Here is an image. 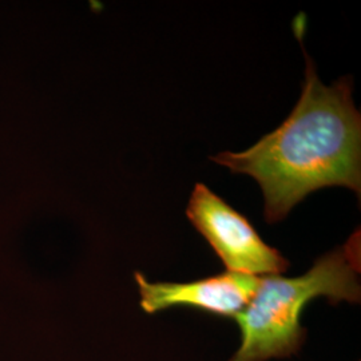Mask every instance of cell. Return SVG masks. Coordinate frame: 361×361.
I'll return each mask as SVG.
<instances>
[{"label":"cell","mask_w":361,"mask_h":361,"mask_svg":"<svg viewBox=\"0 0 361 361\" xmlns=\"http://www.w3.org/2000/svg\"><path fill=\"white\" fill-rule=\"evenodd\" d=\"M360 232L334 252L319 258L305 274L286 279L261 277L255 296L234 320L241 331V345L231 361H265L289 357L305 341L300 319L317 297L332 305L360 301Z\"/></svg>","instance_id":"7a4b0ae2"},{"label":"cell","mask_w":361,"mask_h":361,"mask_svg":"<svg viewBox=\"0 0 361 361\" xmlns=\"http://www.w3.org/2000/svg\"><path fill=\"white\" fill-rule=\"evenodd\" d=\"M259 280L256 276L225 271L193 283H150L142 273H135L146 313L186 307L226 319H234L245 310Z\"/></svg>","instance_id":"277c9868"},{"label":"cell","mask_w":361,"mask_h":361,"mask_svg":"<svg viewBox=\"0 0 361 361\" xmlns=\"http://www.w3.org/2000/svg\"><path fill=\"white\" fill-rule=\"evenodd\" d=\"M307 56L301 97L280 128L243 153H221L214 162L257 180L265 198V219L277 222L308 194L345 186L361 190V116L352 82L325 86Z\"/></svg>","instance_id":"6da1fadb"},{"label":"cell","mask_w":361,"mask_h":361,"mask_svg":"<svg viewBox=\"0 0 361 361\" xmlns=\"http://www.w3.org/2000/svg\"><path fill=\"white\" fill-rule=\"evenodd\" d=\"M186 216L224 262L226 271L249 276H277L289 261L264 243L252 224L204 183H197Z\"/></svg>","instance_id":"3957f363"}]
</instances>
